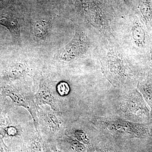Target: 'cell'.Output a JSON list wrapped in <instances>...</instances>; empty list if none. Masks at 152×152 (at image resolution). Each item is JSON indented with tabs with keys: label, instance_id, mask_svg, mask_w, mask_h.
<instances>
[{
	"label": "cell",
	"instance_id": "5",
	"mask_svg": "<svg viewBox=\"0 0 152 152\" xmlns=\"http://www.w3.org/2000/svg\"><path fill=\"white\" fill-rule=\"evenodd\" d=\"M132 36L136 45L143 47L146 42V35L142 25L138 21L135 22L132 29Z\"/></svg>",
	"mask_w": 152,
	"mask_h": 152
},
{
	"label": "cell",
	"instance_id": "1",
	"mask_svg": "<svg viewBox=\"0 0 152 152\" xmlns=\"http://www.w3.org/2000/svg\"><path fill=\"white\" fill-rule=\"evenodd\" d=\"M80 33L76 30L75 37L63 52L62 58L65 61H70L84 52L86 48L85 38Z\"/></svg>",
	"mask_w": 152,
	"mask_h": 152
},
{
	"label": "cell",
	"instance_id": "4",
	"mask_svg": "<svg viewBox=\"0 0 152 152\" xmlns=\"http://www.w3.org/2000/svg\"><path fill=\"white\" fill-rule=\"evenodd\" d=\"M0 24L7 28L13 37L20 43V31L16 17L10 15L3 16L0 19Z\"/></svg>",
	"mask_w": 152,
	"mask_h": 152
},
{
	"label": "cell",
	"instance_id": "18",
	"mask_svg": "<svg viewBox=\"0 0 152 152\" xmlns=\"http://www.w3.org/2000/svg\"><path fill=\"white\" fill-rule=\"evenodd\" d=\"M34 1H46V0H32Z\"/></svg>",
	"mask_w": 152,
	"mask_h": 152
},
{
	"label": "cell",
	"instance_id": "8",
	"mask_svg": "<svg viewBox=\"0 0 152 152\" xmlns=\"http://www.w3.org/2000/svg\"><path fill=\"white\" fill-rule=\"evenodd\" d=\"M43 116L45 124L50 129L53 131H58L60 129L61 122L55 114L47 112L45 113Z\"/></svg>",
	"mask_w": 152,
	"mask_h": 152
},
{
	"label": "cell",
	"instance_id": "10",
	"mask_svg": "<svg viewBox=\"0 0 152 152\" xmlns=\"http://www.w3.org/2000/svg\"><path fill=\"white\" fill-rule=\"evenodd\" d=\"M125 152H152V142L151 139L142 142L135 147L134 149L129 151L128 150Z\"/></svg>",
	"mask_w": 152,
	"mask_h": 152
},
{
	"label": "cell",
	"instance_id": "16",
	"mask_svg": "<svg viewBox=\"0 0 152 152\" xmlns=\"http://www.w3.org/2000/svg\"><path fill=\"white\" fill-rule=\"evenodd\" d=\"M118 1H119L121 2H123L124 3V4L126 3V4L129 1V0H118Z\"/></svg>",
	"mask_w": 152,
	"mask_h": 152
},
{
	"label": "cell",
	"instance_id": "17",
	"mask_svg": "<svg viewBox=\"0 0 152 152\" xmlns=\"http://www.w3.org/2000/svg\"><path fill=\"white\" fill-rule=\"evenodd\" d=\"M151 58V61L152 63V49L151 50V58Z\"/></svg>",
	"mask_w": 152,
	"mask_h": 152
},
{
	"label": "cell",
	"instance_id": "7",
	"mask_svg": "<svg viewBox=\"0 0 152 152\" xmlns=\"http://www.w3.org/2000/svg\"><path fill=\"white\" fill-rule=\"evenodd\" d=\"M140 89L146 101L151 109L152 120V74L140 85Z\"/></svg>",
	"mask_w": 152,
	"mask_h": 152
},
{
	"label": "cell",
	"instance_id": "11",
	"mask_svg": "<svg viewBox=\"0 0 152 152\" xmlns=\"http://www.w3.org/2000/svg\"><path fill=\"white\" fill-rule=\"evenodd\" d=\"M94 152H125L116 146L110 143H105Z\"/></svg>",
	"mask_w": 152,
	"mask_h": 152
},
{
	"label": "cell",
	"instance_id": "12",
	"mask_svg": "<svg viewBox=\"0 0 152 152\" xmlns=\"http://www.w3.org/2000/svg\"><path fill=\"white\" fill-rule=\"evenodd\" d=\"M24 69L20 66H15L11 67L9 71V75L12 78H17L21 76Z\"/></svg>",
	"mask_w": 152,
	"mask_h": 152
},
{
	"label": "cell",
	"instance_id": "3",
	"mask_svg": "<svg viewBox=\"0 0 152 152\" xmlns=\"http://www.w3.org/2000/svg\"><path fill=\"white\" fill-rule=\"evenodd\" d=\"M36 96L39 104L48 105L53 110H58V104L54 96L44 83H41Z\"/></svg>",
	"mask_w": 152,
	"mask_h": 152
},
{
	"label": "cell",
	"instance_id": "15",
	"mask_svg": "<svg viewBox=\"0 0 152 152\" xmlns=\"http://www.w3.org/2000/svg\"><path fill=\"white\" fill-rule=\"evenodd\" d=\"M4 96L2 94H0V113L4 110L5 107V100L4 99Z\"/></svg>",
	"mask_w": 152,
	"mask_h": 152
},
{
	"label": "cell",
	"instance_id": "9",
	"mask_svg": "<svg viewBox=\"0 0 152 152\" xmlns=\"http://www.w3.org/2000/svg\"><path fill=\"white\" fill-rule=\"evenodd\" d=\"M48 22L46 20L42 19L36 23L34 27L35 35L38 38L43 37L46 34L48 29Z\"/></svg>",
	"mask_w": 152,
	"mask_h": 152
},
{
	"label": "cell",
	"instance_id": "13",
	"mask_svg": "<svg viewBox=\"0 0 152 152\" xmlns=\"http://www.w3.org/2000/svg\"><path fill=\"white\" fill-rule=\"evenodd\" d=\"M58 93L61 96L67 95L69 92V87L67 83L62 82L58 85L57 88Z\"/></svg>",
	"mask_w": 152,
	"mask_h": 152
},
{
	"label": "cell",
	"instance_id": "6",
	"mask_svg": "<svg viewBox=\"0 0 152 152\" xmlns=\"http://www.w3.org/2000/svg\"><path fill=\"white\" fill-rule=\"evenodd\" d=\"M139 8L147 27H151L152 24V3L151 0H141Z\"/></svg>",
	"mask_w": 152,
	"mask_h": 152
},
{
	"label": "cell",
	"instance_id": "2",
	"mask_svg": "<svg viewBox=\"0 0 152 152\" xmlns=\"http://www.w3.org/2000/svg\"><path fill=\"white\" fill-rule=\"evenodd\" d=\"M2 95L4 96H8L12 100L14 104L20 107H23L30 112L34 122H37V117L34 109L23 95L18 90L11 88H5L3 90Z\"/></svg>",
	"mask_w": 152,
	"mask_h": 152
},
{
	"label": "cell",
	"instance_id": "14",
	"mask_svg": "<svg viewBox=\"0 0 152 152\" xmlns=\"http://www.w3.org/2000/svg\"><path fill=\"white\" fill-rule=\"evenodd\" d=\"M31 148L32 152H42L40 144L37 142H33Z\"/></svg>",
	"mask_w": 152,
	"mask_h": 152
}]
</instances>
